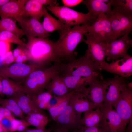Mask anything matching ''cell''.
<instances>
[{
	"label": "cell",
	"instance_id": "obj_1",
	"mask_svg": "<svg viewBox=\"0 0 132 132\" xmlns=\"http://www.w3.org/2000/svg\"><path fill=\"white\" fill-rule=\"evenodd\" d=\"M28 42L25 48L28 60L33 64L44 67L52 62L60 63L62 59L56 53L54 43L48 38L26 36Z\"/></svg>",
	"mask_w": 132,
	"mask_h": 132
},
{
	"label": "cell",
	"instance_id": "obj_2",
	"mask_svg": "<svg viewBox=\"0 0 132 132\" xmlns=\"http://www.w3.org/2000/svg\"><path fill=\"white\" fill-rule=\"evenodd\" d=\"M89 24L74 26L65 29L58 31L59 35L58 40L54 44L55 51L62 59L68 62L75 59L74 50L78 44L85 41L84 35L88 33Z\"/></svg>",
	"mask_w": 132,
	"mask_h": 132
},
{
	"label": "cell",
	"instance_id": "obj_3",
	"mask_svg": "<svg viewBox=\"0 0 132 132\" xmlns=\"http://www.w3.org/2000/svg\"><path fill=\"white\" fill-rule=\"evenodd\" d=\"M61 76H79L93 80L103 79L99 66L91 58L87 50L84 55L66 63H58Z\"/></svg>",
	"mask_w": 132,
	"mask_h": 132
},
{
	"label": "cell",
	"instance_id": "obj_4",
	"mask_svg": "<svg viewBox=\"0 0 132 132\" xmlns=\"http://www.w3.org/2000/svg\"><path fill=\"white\" fill-rule=\"evenodd\" d=\"M33 71L22 80L26 94L31 98L43 91L52 78L59 74L58 63Z\"/></svg>",
	"mask_w": 132,
	"mask_h": 132
},
{
	"label": "cell",
	"instance_id": "obj_5",
	"mask_svg": "<svg viewBox=\"0 0 132 132\" xmlns=\"http://www.w3.org/2000/svg\"><path fill=\"white\" fill-rule=\"evenodd\" d=\"M46 8L64 24L71 27L80 24L90 25L93 22L92 16L88 12H79L64 6H48Z\"/></svg>",
	"mask_w": 132,
	"mask_h": 132
},
{
	"label": "cell",
	"instance_id": "obj_6",
	"mask_svg": "<svg viewBox=\"0 0 132 132\" xmlns=\"http://www.w3.org/2000/svg\"><path fill=\"white\" fill-rule=\"evenodd\" d=\"M129 34H126L107 44L101 43L105 52L108 61L117 60L120 58L130 55L128 53L129 48L132 46V40Z\"/></svg>",
	"mask_w": 132,
	"mask_h": 132
},
{
	"label": "cell",
	"instance_id": "obj_7",
	"mask_svg": "<svg viewBox=\"0 0 132 132\" xmlns=\"http://www.w3.org/2000/svg\"><path fill=\"white\" fill-rule=\"evenodd\" d=\"M110 16L101 12L89 26L88 33L101 43L106 44L111 42L112 32Z\"/></svg>",
	"mask_w": 132,
	"mask_h": 132
},
{
	"label": "cell",
	"instance_id": "obj_8",
	"mask_svg": "<svg viewBox=\"0 0 132 132\" xmlns=\"http://www.w3.org/2000/svg\"><path fill=\"white\" fill-rule=\"evenodd\" d=\"M44 68L38 65L15 63L0 66V75L15 80H23L33 71Z\"/></svg>",
	"mask_w": 132,
	"mask_h": 132
},
{
	"label": "cell",
	"instance_id": "obj_9",
	"mask_svg": "<svg viewBox=\"0 0 132 132\" xmlns=\"http://www.w3.org/2000/svg\"><path fill=\"white\" fill-rule=\"evenodd\" d=\"M112 11L113 14L110 16L112 32L111 42L129 34L132 30V16Z\"/></svg>",
	"mask_w": 132,
	"mask_h": 132
},
{
	"label": "cell",
	"instance_id": "obj_10",
	"mask_svg": "<svg viewBox=\"0 0 132 132\" xmlns=\"http://www.w3.org/2000/svg\"><path fill=\"white\" fill-rule=\"evenodd\" d=\"M115 110L121 118L124 129L132 118V89L127 86L121 92L114 105Z\"/></svg>",
	"mask_w": 132,
	"mask_h": 132
},
{
	"label": "cell",
	"instance_id": "obj_11",
	"mask_svg": "<svg viewBox=\"0 0 132 132\" xmlns=\"http://www.w3.org/2000/svg\"><path fill=\"white\" fill-rule=\"evenodd\" d=\"M127 84L125 78L117 75L112 78L105 79L104 99L103 105L113 106Z\"/></svg>",
	"mask_w": 132,
	"mask_h": 132
},
{
	"label": "cell",
	"instance_id": "obj_12",
	"mask_svg": "<svg viewBox=\"0 0 132 132\" xmlns=\"http://www.w3.org/2000/svg\"><path fill=\"white\" fill-rule=\"evenodd\" d=\"M81 115L76 112L69 104L54 120L57 126L72 131L83 128L80 123Z\"/></svg>",
	"mask_w": 132,
	"mask_h": 132
},
{
	"label": "cell",
	"instance_id": "obj_13",
	"mask_svg": "<svg viewBox=\"0 0 132 132\" xmlns=\"http://www.w3.org/2000/svg\"><path fill=\"white\" fill-rule=\"evenodd\" d=\"M14 18L18 22L26 36L46 38L50 35L44 30L42 24L35 18L20 16Z\"/></svg>",
	"mask_w": 132,
	"mask_h": 132
},
{
	"label": "cell",
	"instance_id": "obj_14",
	"mask_svg": "<svg viewBox=\"0 0 132 132\" xmlns=\"http://www.w3.org/2000/svg\"><path fill=\"white\" fill-rule=\"evenodd\" d=\"M99 67L101 70H103L127 78L132 74V57L130 56L115 61L113 60L111 63H106Z\"/></svg>",
	"mask_w": 132,
	"mask_h": 132
},
{
	"label": "cell",
	"instance_id": "obj_15",
	"mask_svg": "<svg viewBox=\"0 0 132 132\" xmlns=\"http://www.w3.org/2000/svg\"><path fill=\"white\" fill-rule=\"evenodd\" d=\"M105 88V79H98L92 82L85 88L86 94L95 108L103 106Z\"/></svg>",
	"mask_w": 132,
	"mask_h": 132
},
{
	"label": "cell",
	"instance_id": "obj_16",
	"mask_svg": "<svg viewBox=\"0 0 132 132\" xmlns=\"http://www.w3.org/2000/svg\"><path fill=\"white\" fill-rule=\"evenodd\" d=\"M86 87L76 90L69 104L76 112L80 115L83 112L96 109L85 93V90Z\"/></svg>",
	"mask_w": 132,
	"mask_h": 132
},
{
	"label": "cell",
	"instance_id": "obj_17",
	"mask_svg": "<svg viewBox=\"0 0 132 132\" xmlns=\"http://www.w3.org/2000/svg\"><path fill=\"white\" fill-rule=\"evenodd\" d=\"M84 35L86 37L84 42L88 45L87 50L92 60L99 67L105 65L106 63L105 61L106 54L101 43L88 33Z\"/></svg>",
	"mask_w": 132,
	"mask_h": 132
},
{
	"label": "cell",
	"instance_id": "obj_18",
	"mask_svg": "<svg viewBox=\"0 0 132 132\" xmlns=\"http://www.w3.org/2000/svg\"><path fill=\"white\" fill-rule=\"evenodd\" d=\"M113 1V0H85L82 3L87 8L93 22L101 12L110 16L112 14Z\"/></svg>",
	"mask_w": 132,
	"mask_h": 132
},
{
	"label": "cell",
	"instance_id": "obj_19",
	"mask_svg": "<svg viewBox=\"0 0 132 132\" xmlns=\"http://www.w3.org/2000/svg\"><path fill=\"white\" fill-rule=\"evenodd\" d=\"M112 106H103L100 108L103 114V119L110 132H125L121 120Z\"/></svg>",
	"mask_w": 132,
	"mask_h": 132
},
{
	"label": "cell",
	"instance_id": "obj_20",
	"mask_svg": "<svg viewBox=\"0 0 132 132\" xmlns=\"http://www.w3.org/2000/svg\"><path fill=\"white\" fill-rule=\"evenodd\" d=\"M27 0H11L0 7V16L1 19L13 18L21 16Z\"/></svg>",
	"mask_w": 132,
	"mask_h": 132
},
{
	"label": "cell",
	"instance_id": "obj_21",
	"mask_svg": "<svg viewBox=\"0 0 132 132\" xmlns=\"http://www.w3.org/2000/svg\"><path fill=\"white\" fill-rule=\"evenodd\" d=\"M11 97L15 100L24 114L27 115L33 112L45 114L43 110L37 107L30 97L24 93H18Z\"/></svg>",
	"mask_w": 132,
	"mask_h": 132
},
{
	"label": "cell",
	"instance_id": "obj_22",
	"mask_svg": "<svg viewBox=\"0 0 132 132\" xmlns=\"http://www.w3.org/2000/svg\"><path fill=\"white\" fill-rule=\"evenodd\" d=\"M76 90H73L68 93L60 96H55L56 102L51 105L48 110L52 119L54 120L69 104L70 99Z\"/></svg>",
	"mask_w": 132,
	"mask_h": 132
},
{
	"label": "cell",
	"instance_id": "obj_23",
	"mask_svg": "<svg viewBox=\"0 0 132 132\" xmlns=\"http://www.w3.org/2000/svg\"><path fill=\"white\" fill-rule=\"evenodd\" d=\"M44 20L42 24L44 30L48 33L54 31L61 30L71 27L63 23L60 20L52 17L47 12L44 6L43 8Z\"/></svg>",
	"mask_w": 132,
	"mask_h": 132
},
{
	"label": "cell",
	"instance_id": "obj_24",
	"mask_svg": "<svg viewBox=\"0 0 132 132\" xmlns=\"http://www.w3.org/2000/svg\"><path fill=\"white\" fill-rule=\"evenodd\" d=\"M45 89L52 95L55 96L63 95L72 91L67 88L59 74L55 76L52 78Z\"/></svg>",
	"mask_w": 132,
	"mask_h": 132
},
{
	"label": "cell",
	"instance_id": "obj_25",
	"mask_svg": "<svg viewBox=\"0 0 132 132\" xmlns=\"http://www.w3.org/2000/svg\"><path fill=\"white\" fill-rule=\"evenodd\" d=\"M84 112L83 116L80 120L81 125L84 128L95 126L99 124L103 118V113L99 108Z\"/></svg>",
	"mask_w": 132,
	"mask_h": 132
},
{
	"label": "cell",
	"instance_id": "obj_26",
	"mask_svg": "<svg viewBox=\"0 0 132 132\" xmlns=\"http://www.w3.org/2000/svg\"><path fill=\"white\" fill-rule=\"evenodd\" d=\"M44 6L37 0H27L21 16L31 17L39 21L43 16Z\"/></svg>",
	"mask_w": 132,
	"mask_h": 132
},
{
	"label": "cell",
	"instance_id": "obj_27",
	"mask_svg": "<svg viewBox=\"0 0 132 132\" xmlns=\"http://www.w3.org/2000/svg\"><path fill=\"white\" fill-rule=\"evenodd\" d=\"M1 77L2 94L9 98L18 93L26 94L25 88L22 84L8 78Z\"/></svg>",
	"mask_w": 132,
	"mask_h": 132
},
{
	"label": "cell",
	"instance_id": "obj_28",
	"mask_svg": "<svg viewBox=\"0 0 132 132\" xmlns=\"http://www.w3.org/2000/svg\"><path fill=\"white\" fill-rule=\"evenodd\" d=\"M61 76L65 85L68 89L72 90L86 87L87 85H89L95 80L79 76Z\"/></svg>",
	"mask_w": 132,
	"mask_h": 132
},
{
	"label": "cell",
	"instance_id": "obj_29",
	"mask_svg": "<svg viewBox=\"0 0 132 132\" xmlns=\"http://www.w3.org/2000/svg\"><path fill=\"white\" fill-rule=\"evenodd\" d=\"M25 120L29 126L41 129L45 128L49 121L46 114L38 112L32 113L27 115Z\"/></svg>",
	"mask_w": 132,
	"mask_h": 132
},
{
	"label": "cell",
	"instance_id": "obj_30",
	"mask_svg": "<svg viewBox=\"0 0 132 132\" xmlns=\"http://www.w3.org/2000/svg\"><path fill=\"white\" fill-rule=\"evenodd\" d=\"M0 104L7 109L15 117H17L21 119L25 120L24 113L15 100L11 97L2 99L0 102Z\"/></svg>",
	"mask_w": 132,
	"mask_h": 132
},
{
	"label": "cell",
	"instance_id": "obj_31",
	"mask_svg": "<svg viewBox=\"0 0 132 132\" xmlns=\"http://www.w3.org/2000/svg\"><path fill=\"white\" fill-rule=\"evenodd\" d=\"M0 30H5L10 32L19 38L25 35L23 30L18 28L15 21L11 18L0 20Z\"/></svg>",
	"mask_w": 132,
	"mask_h": 132
},
{
	"label": "cell",
	"instance_id": "obj_32",
	"mask_svg": "<svg viewBox=\"0 0 132 132\" xmlns=\"http://www.w3.org/2000/svg\"><path fill=\"white\" fill-rule=\"evenodd\" d=\"M52 97V95L47 91H43L31 98L38 108L42 110H48L51 106L50 101Z\"/></svg>",
	"mask_w": 132,
	"mask_h": 132
},
{
	"label": "cell",
	"instance_id": "obj_33",
	"mask_svg": "<svg viewBox=\"0 0 132 132\" xmlns=\"http://www.w3.org/2000/svg\"><path fill=\"white\" fill-rule=\"evenodd\" d=\"M113 10L127 16H132V0H113Z\"/></svg>",
	"mask_w": 132,
	"mask_h": 132
},
{
	"label": "cell",
	"instance_id": "obj_34",
	"mask_svg": "<svg viewBox=\"0 0 132 132\" xmlns=\"http://www.w3.org/2000/svg\"><path fill=\"white\" fill-rule=\"evenodd\" d=\"M0 41L15 44L25 47L26 45V43L23 42L15 35L6 31L0 30Z\"/></svg>",
	"mask_w": 132,
	"mask_h": 132
},
{
	"label": "cell",
	"instance_id": "obj_35",
	"mask_svg": "<svg viewBox=\"0 0 132 132\" xmlns=\"http://www.w3.org/2000/svg\"><path fill=\"white\" fill-rule=\"evenodd\" d=\"M80 132H110L107 126L103 119L98 125L81 129Z\"/></svg>",
	"mask_w": 132,
	"mask_h": 132
},
{
	"label": "cell",
	"instance_id": "obj_36",
	"mask_svg": "<svg viewBox=\"0 0 132 132\" xmlns=\"http://www.w3.org/2000/svg\"><path fill=\"white\" fill-rule=\"evenodd\" d=\"M13 125L15 132H21L26 130L29 126L25 120H18L15 118L13 120Z\"/></svg>",
	"mask_w": 132,
	"mask_h": 132
},
{
	"label": "cell",
	"instance_id": "obj_37",
	"mask_svg": "<svg viewBox=\"0 0 132 132\" xmlns=\"http://www.w3.org/2000/svg\"><path fill=\"white\" fill-rule=\"evenodd\" d=\"M14 117H5L0 122L8 132H14L13 128V122Z\"/></svg>",
	"mask_w": 132,
	"mask_h": 132
},
{
	"label": "cell",
	"instance_id": "obj_38",
	"mask_svg": "<svg viewBox=\"0 0 132 132\" xmlns=\"http://www.w3.org/2000/svg\"><path fill=\"white\" fill-rule=\"evenodd\" d=\"M10 48V43L0 41V55H4L9 51Z\"/></svg>",
	"mask_w": 132,
	"mask_h": 132
},
{
	"label": "cell",
	"instance_id": "obj_39",
	"mask_svg": "<svg viewBox=\"0 0 132 132\" xmlns=\"http://www.w3.org/2000/svg\"><path fill=\"white\" fill-rule=\"evenodd\" d=\"M14 58L12 52L9 51L4 55L3 64L5 65L9 64L14 62Z\"/></svg>",
	"mask_w": 132,
	"mask_h": 132
},
{
	"label": "cell",
	"instance_id": "obj_40",
	"mask_svg": "<svg viewBox=\"0 0 132 132\" xmlns=\"http://www.w3.org/2000/svg\"><path fill=\"white\" fill-rule=\"evenodd\" d=\"M14 117L7 109L1 105L0 106V122L5 117Z\"/></svg>",
	"mask_w": 132,
	"mask_h": 132
},
{
	"label": "cell",
	"instance_id": "obj_41",
	"mask_svg": "<svg viewBox=\"0 0 132 132\" xmlns=\"http://www.w3.org/2000/svg\"><path fill=\"white\" fill-rule=\"evenodd\" d=\"M12 53L14 58L21 55L27 54L25 47L20 45H18L17 48L13 50Z\"/></svg>",
	"mask_w": 132,
	"mask_h": 132
},
{
	"label": "cell",
	"instance_id": "obj_42",
	"mask_svg": "<svg viewBox=\"0 0 132 132\" xmlns=\"http://www.w3.org/2000/svg\"><path fill=\"white\" fill-rule=\"evenodd\" d=\"M82 0H62L61 1L64 6L68 7H73L82 2Z\"/></svg>",
	"mask_w": 132,
	"mask_h": 132
},
{
	"label": "cell",
	"instance_id": "obj_43",
	"mask_svg": "<svg viewBox=\"0 0 132 132\" xmlns=\"http://www.w3.org/2000/svg\"><path fill=\"white\" fill-rule=\"evenodd\" d=\"M41 4L44 5H49L50 6H58L59 4L55 0H37Z\"/></svg>",
	"mask_w": 132,
	"mask_h": 132
},
{
	"label": "cell",
	"instance_id": "obj_44",
	"mask_svg": "<svg viewBox=\"0 0 132 132\" xmlns=\"http://www.w3.org/2000/svg\"><path fill=\"white\" fill-rule=\"evenodd\" d=\"M28 59L27 54H23L19 55L14 58V62L15 63H23Z\"/></svg>",
	"mask_w": 132,
	"mask_h": 132
},
{
	"label": "cell",
	"instance_id": "obj_45",
	"mask_svg": "<svg viewBox=\"0 0 132 132\" xmlns=\"http://www.w3.org/2000/svg\"><path fill=\"white\" fill-rule=\"evenodd\" d=\"M51 130L50 129H46L45 128L43 129H31L28 128L22 132H50Z\"/></svg>",
	"mask_w": 132,
	"mask_h": 132
},
{
	"label": "cell",
	"instance_id": "obj_46",
	"mask_svg": "<svg viewBox=\"0 0 132 132\" xmlns=\"http://www.w3.org/2000/svg\"><path fill=\"white\" fill-rule=\"evenodd\" d=\"M128 124L126 132H132V118L130 119Z\"/></svg>",
	"mask_w": 132,
	"mask_h": 132
},
{
	"label": "cell",
	"instance_id": "obj_47",
	"mask_svg": "<svg viewBox=\"0 0 132 132\" xmlns=\"http://www.w3.org/2000/svg\"><path fill=\"white\" fill-rule=\"evenodd\" d=\"M11 0H0V7L1 6L9 2Z\"/></svg>",
	"mask_w": 132,
	"mask_h": 132
},
{
	"label": "cell",
	"instance_id": "obj_48",
	"mask_svg": "<svg viewBox=\"0 0 132 132\" xmlns=\"http://www.w3.org/2000/svg\"><path fill=\"white\" fill-rule=\"evenodd\" d=\"M0 132H8L0 122Z\"/></svg>",
	"mask_w": 132,
	"mask_h": 132
},
{
	"label": "cell",
	"instance_id": "obj_49",
	"mask_svg": "<svg viewBox=\"0 0 132 132\" xmlns=\"http://www.w3.org/2000/svg\"><path fill=\"white\" fill-rule=\"evenodd\" d=\"M59 127L61 132H80V130L75 131H72L66 130L61 127Z\"/></svg>",
	"mask_w": 132,
	"mask_h": 132
},
{
	"label": "cell",
	"instance_id": "obj_50",
	"mask_svg": "<svg viewBox=\"0 0 132 132\" xmlns=\"http://www.w3.org/2000/svg\"><path fill=\"white\" fill-rule=\"evenodd\" d=\"M1 79V77L0 75V94H2V85Z\"/></svg>",
	"mask_w": 132,
	"mask_h": 132
},
{
	"label": "cell",
	"instance_id": "obj_51",
	"mask_svg": "<svg viewBox=\"0 0 132 132\" xmlns=\"http://www.w3.org/2000/svg\"><path fill=\"white\" fill-rule=\"evenodd\" d=\"M2 99H1V98L0 97V101Z\"/></svg>",
	"mask_w": 132,
	"mask_h": 132
}]
</instances>
